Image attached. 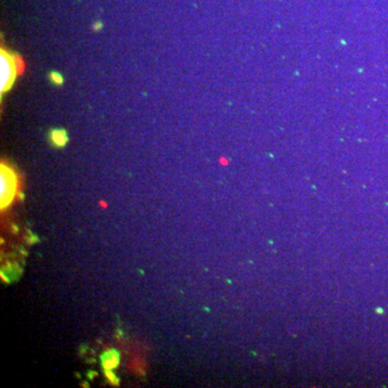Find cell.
Wrapping results in <instances>:
<instances>
[{"mask_svg": "<svg viewBox=\"0 0 388 388\" xmlns=\"http://www.w3.org/2000/svg\"><path fill=\"white\" fill-rule=\"evenodd\" d=\"M22 70L21 58L7 50L0 52V92H8L13 86Z\"/></svg>", "mask_w": 388, "mask_h": 388, "instance_id": "6da1fadb", "label": "cell"}, {"mask_svg": "<svg viewBox=\"0 0 388 388\" xmlns=\"http://www.w3.org/2000/svg\"><path fill=\"white\" fill-rule=\"evenodd\" d=\"M19 188V179L15 172L7 164H1L0 170V192H1V210L11 205Z\"/></svg>", "mask_w": 388, "mask_h": 388, "instance_id": "7a4b0ae2", "label": "cell"}, {"mask_svg": "<svg viewBox=\"0 0 388 388\" xmlns=\"http://www.w3.org/2000/svg\"><path fill=\"white\" fill-rule=\"evenodd\" d=\"M120 363V355L116 349H110L101 355V366L105 370H112Z\"/></svg>", "mask_w": 388, "mask_h": 388, "instance_id": "3957f363", "label": "cell"}, {"mask_svg": "<svg viewBox=\"0 0 388 388\" xmlns=\"http://www.w3.org/2000/svg\"><path fill=\"white\" fill-rule=\"evenodd\" d=\"M50 141L56 148H63L68 144V134L64 129H54L49 133Z\"/></svg>", "mask_w": 388, "mask_h": 388, "instance_id": "277c9868", "label": "cell"}, {"mask_svg": "<svg viewBox=\"0 0 388 388\" xmlns=\"http://www.w3.org/2000/svg\"><path fill=\"white\" fill-rule=\"evenodd\" d=\"M49 79L53 83V85L57 86H63L64 81H65L63 75L61 73H58V71H55V70L51 71V73L49 74Z\"/></svg>", "mask_w": 388, "mask_h": 388, "instance_id": "5b68a950", "label": "cell"}, {"mask_svg": "<svg viewBox=\"0 0 388 388\" xmlns=\"http://www.w3.org/2000/svg\"><path fill=\"white\" fill-rule=\"evenodd\" d=\"M105 374H106V378L108 379V381L112 385H119V380L116 375L112 373L111 370H105Z\"/></svg>", "mask_w": 388, "mask_h": 388, "instance_id": "8992f818", "label": "cell"}, {"mask_svg": "<svg viewBox=\"0 0 388 388\" xmlns=\"http://www.w3.org/2000/svg\"><path fill=\"white\" fill-rule=\"evenodd\" d=\"M101 28H103V23H101V22L94 23V25H93V31H95V32H99V31H101Z\"/></svg>", "mask_w": 388, "mask_h": 388, "instance_id": "52a82bcc", "label": "cell"}]
</instances>
